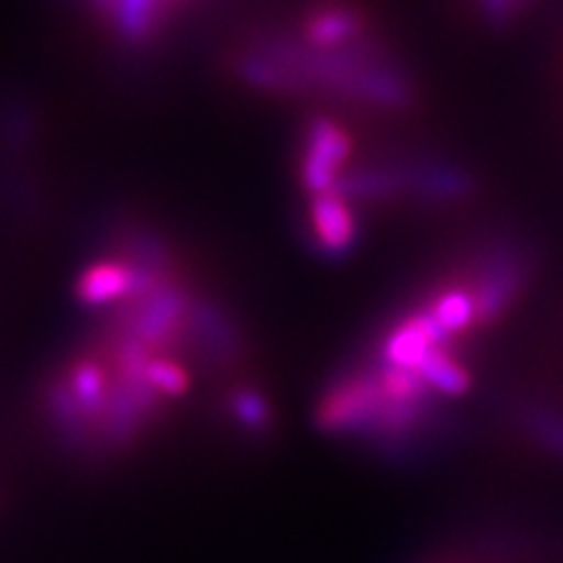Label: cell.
I'll return each mask as SVG.
<instances>
[{
    "label": "cell",
    "mask_w": 563,
    "mask_h": 563,
    "mask_svg": "<svg viewBox=\"0 0 563 563\" xmlns=\"http://www.w3.org/2000/svg\"><path fill=\"white\" fill-rule=\"evenodd\" d=\"M350 133L340 123L329 121V118H316L308 125L306 154H302L300 167V180L306 191H311L313 196L334 191L336 175H340L344 162L350 159Z\"/></svg>",
    "instance_id": "6da1fadb"
},
{
    "label": "cell",
    "mask_w": 563,
    "mask_h": 563,
    "mask_svg": "<svg viewBox=\"0 0 563 563\" xmlns=\"http://www.w3.org/2000/svg\"><path fill=\"white\" fill-rule=\"evenodd\" d=\"M311 230L316 249L327 253H344L355 245L357 220L350 203L336 191L313 196L311 207Z\"/></svg>",
    "instance_id": "7a4b0ae2"
},
{
    "label": "cell",
    "mask_w": 563,
    "mask_h": 563,
    "mask_svg": "<svg viewBox=\"0 0 563 563\" xmlns=\"http://www.w3.org/2000/svg\"><path fill=\"white\" fill-rule=\"evenodd\" d=\"M139 272L123 262H97L84 269L76 295L84 306H108L129 292H136Z\"/></svg>",
    "instance_id": "3957f363"
},
{
    "label": "cell",
    "mask_w": 563,
    "mask_h": 563,
    "mask_svg": "<svg viewBox=\"0 0 563 563\" xmlns=\"http://www.w3.org/2000/svg\"><path fill=\"white\" fill-rule=\"evenodd\" d=\"M361 26L363 16L352 5H319L306 19V40L311 45H340V42L355 37Z\"/></svg>",
    "instance_id": "277c9868"
},
{
    "label": "cell",
    "mask_w": 563,
    "mask_h": 563,
    "mask_svg": "<svg viewBox=\"0 0 563 563\" xmlns=\"http://www.w3.org/2000/svg\"><path fill=\"white\" fill-rule=\"evenodd\" d=\"M422 382L435 394H446V397H460L470 389V373L462 368L460 361H454L443 347H435L426 355V361L418 365Z\"/></svg>",
    "instance_id": "5b68a950"
},
{
    "label": "cell",
    "mask_w": 563,
    "mask_h": 563,
    "mask_svg": "<svg viewBox=\"0 0 563 563\" xmlns=\"http://www.w3.org/2000/svg\"><path fill=\"white\" fill-rule=\"evenodd\" d=\"M426 311L433 316L435 323L446 334L462 332V329H467L470 323L477 321L473 292L462 290V287H449V290L439 292Z\"/></svg>",
    "instance_id": "8992f818"
},
{
    "label": "cell",
    "mask_w": 563,
    "mask_h": 563,
    "mask_svg": "<svg viewBox=\"0 0 563 563\" xmlns=\"http://www.w3.org/2000/svg\"><path fill=\"white\" fill-rule=\"evenodd\" d=\"M522 426L534 441L543 443V449H548V452L563 460V415L561 412L548 410V407H527L522 412Z\"/></svg>",
    "instance_id": "52a82bcc"
},
{
    "label": "cell",
    "mask_w": 563,
    "mask_h": 563,
    "mask_svg": "<svg viewBox=\"0 0 563 563\" xmlns=\"http://www.w3.org/2000/svg\"><path fill=\"white\" fill-rule=\"evenodd\" d=\"M146 382L152 384V389L159 394V397H183L191 389V376L183 368L178 361H170V357H157L152 355L150 363H146Z\"/></svg>",
    "instance_id": "ba28073f"
},
{
    "label": "cell",
    "mask_w": 563,
    "mask_h": 563,
    "mask_svg": "<svg viewBox=\"0 0 563 563\" xmlns=\"http://www.w3.org/2000/svg\"><path fill=\"white\" fill-rule=\"evenodd\" d=\"M230 418L249 433H262L269 428L272 412L262 394L253 389H238L230 394Z\"/></svg>",
    "instance_id": "9c48e42d"
},
{
    "label": "cell",
    "mask_w": 563,
    "mask_h": 563,
    "mask_svg": "<svg viewBox=\"0 0 563 563\" xmlns=\"http://www.w3.org/2000/svg\"><path fill=\"white\" fill-rule=\"evenodd\" d=\"M525 0H483V9L493 21H506L522 9Z\"/></svg>",
    "instance_id": "30bf717a"
}]
</instances>
